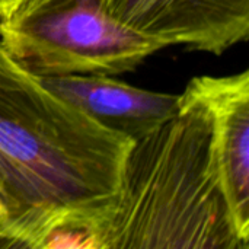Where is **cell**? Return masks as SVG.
I'll return each instance as SVG.
<instances>
[{
    "instance_id": "cell-6",
    "label": "cell",
    "mask_w": 249,
    "mask_h": 249,
    "mask_svg": "<svg viewBox=\"0 0 249 249\" xmlns=\"http://www.w3.org/2000/svg\"><path fill=\"white\" fill-rule=\"evenodd\" d=\"M42 85L105 127L139 140L179 109V95L153 92L109 74L39 77Z\"/></svg>"
},
{
    "instance_id": "cell-4",
    "label": "cell",
    "mask_w": 249,
    "mask_h": 249,
    "mask_svg": "<svg viewBox=\"0 0 249 249\" xmlns=\"http://www.w3.org/2000/svg\"><path fill=\"white\" fill-rule=\"evenodd\" d=\"M105 12L162 48L220 55L248 39L249 0H101Z\"/></svg>"
},
{
    "instance_id": "cell-1",
    "label": "cell",
    "mask_w": 249,
    "mask_h": 249,
    "mask_svg": "<svg viewBox=\"0 0 249 249\" xmlns=\"http://www.w3.org/2000/svg\"><path fill=\"white\" fill-rule=\"evenodd\" d=\"M133 140L47 89L0 44V248H42L114 203Z\"/></svg>"
},
{
    "instance_id": "cell-5",
    "label": "cell",
    "mask_w": 249,
    "mask_h": 249,
    "mask_svg": "<svg viewBox=\"0 0 249 249\" xmlns=\"http://www.w3.org/2000/svg\"><path fill=\"white\" fill-rule=\"evenodd\" d=\"M184 92L209 112L220 187L241 239L249 244V71L197 76Z\"/></svg>"
},
{
    "instance_id": "cell-7",
    "label": "cell",
    "mask_w": 249,
    "mask_h": 249,
    "mask_svg": "<svg viewBox=\"0 0 249 249\" xmlns=\"http://www.w3.org/2000/svg\"><path fill=\"white\" fill-rule=\"evenodd\" d=\"M28 0H0V20L9 18Z\"/></svg>"
},
{
    "instance_id": "cell-3",
    "label": "cell",
    "mask_w": 249,
    "mask_h": 249,
    "mask_svg": "<svg viewBox=\"0 0 249 249\" xmlns=\"http://www.w3.org/2000/svg\"><path fill=\"white\" fill-rule=\"evenodd\" d=\"M0 44L36 77L123 74L162 50L109 16L101 0H28L0 20Z\"/></svg>"
},
{
    "instance_id": "cell-2",
    "label": "cell",
    "mask_w": 249,
    "mask_h": 249,
    "mask_svg": "<svg viewBox=\"0 0 249 249\" xmlns=\"http://www.w3.org/2000/svg\"><path fill=\"white\" fill-rule=\"evenodd\" d=\"M99 241L101 249H249L220 187L201 102L182 92L178 112L133 142Z\"/></svg>"
},
{
    "instance_id": "cell-8",
    "label": "cell",
    "mask_w": 249,
    "mask_h": 249,
    "mask_svg": "<svg viewBox=\"0 0 249 249\" xmlns=\"http://www.w3.org/2000/svg\"><path fill=\"white\" fill-rule=\"evenodd\" d=\"M4 217V207H3V204H1V201H0V220Z\"/></svg>"
}]
</instances>
